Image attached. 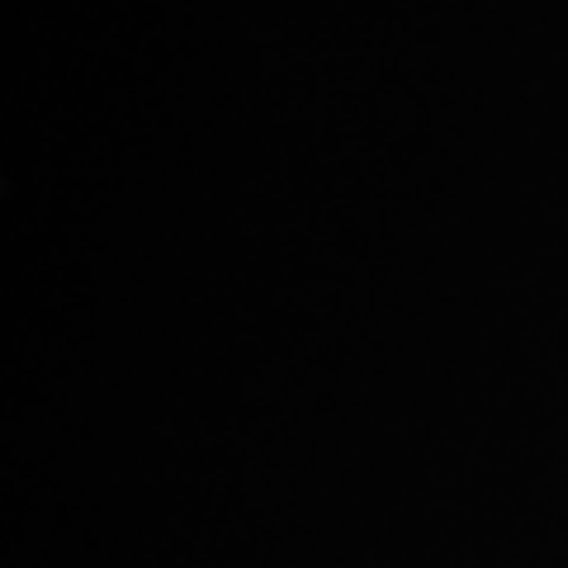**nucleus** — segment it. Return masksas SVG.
I'll use <instances>...</instances> for the list:
<instances>
[]
</instances>
